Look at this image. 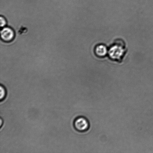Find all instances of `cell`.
Wrapping results in <instances>:
<instances>
[{"instance_id": "1", "label": "cell", "mask_w": 153, "mask_h": 153, "mask_svg": "<svg viewBox=\"0 0 153 153\" xmlns=\"http://www.w3.org/2000/svg\"><path fill=\"white\" fill-rule=\"evenodd\" d=\"M75 129L80 132H84L89 128V123L86 118L83 117L76 118L74 122Z\"/></svg>"}, {"instance_id": "2", "label": "cell", "mask_w": 153, "mask_h": 153, "mask_svg": "<svg viewBox=\"0 0 153 153\" xmlns=\"http://www.w3.org/2000/svg\"><path fill=\"white\" fill-rule=\"evenodd\" d=\"M124 50L122 46L115 45L110 48L109 55L111 59L118 60L122 57L124 54Z\"/></svg>"}, {"instance_id": "3", "label": "cell", "mask_w": 153, "mask_h": 153, "mask_svg": "<svg viewBox=\"0 0 153 153\" xmlns=\"http://www.w3.org/2000/svg\"><path fill=\"white\" fill-rule=\"evenodd\" d=\"M1 39L4 42H8L14 39V32L10 28H4L1 31Z\"/></svg>"}, {"instance_id": "4", "label": "cell", "mask_w": 153, "mask_h": 153, "mask_svg": "<svg viewBox=\"0 0 153 153\" xmlns=\"http://www.w3.org/2000/svg\"><path fill=\"white\" fill-rule=\"evenodd\" d=\"M95 52L97 56L100 57H103L107 54L108 50L104 45H99L96 47Z\"/></svg>"}, {"instance_id": "5", "label": "cell", "mask_w": 153, "mask_h": 153, "mask_svg": "<svg viewBox=\"0 0 153 153\" xmlns=\"http://www.w3.org/2000/svg\"><path fill=\"white\" fill-rule=\"evenodd\" d=\"M6 95H7V91H6L5 88L1 85L0 86V100L1 101L5 99Z\"/></svg>"}, {"instance_id": "6", "label": "cell", "mask_w": 153, "mask_h": 153, "mask_svg": "<svg viewBox=\"0 0 153 153\" xmlns=\"http://www.w3.org/2000/svg\"><path fill=\"white\" fill-rule=\"evenodd\" d=\"M0 21H1V23H0V25H1V27H4V25H5L6 22L5 19H4V17H2V16H1V18H0Z\"/></svg>"}, {"instance_id": "7", "label": "cell", "mask_w": 153, "mask_h": 153, "mask_svg": "<svg viewBox=\"0 0 153 153\" xmlns=\"http://www.w3.org/2000/svg\"><path fill=\"white\" fill-rule=\"evenodd\" d=\"M2 121H3V120H2V119H1V124H0V126H1H1H2Z\"/></svg>"}]
</instances>
